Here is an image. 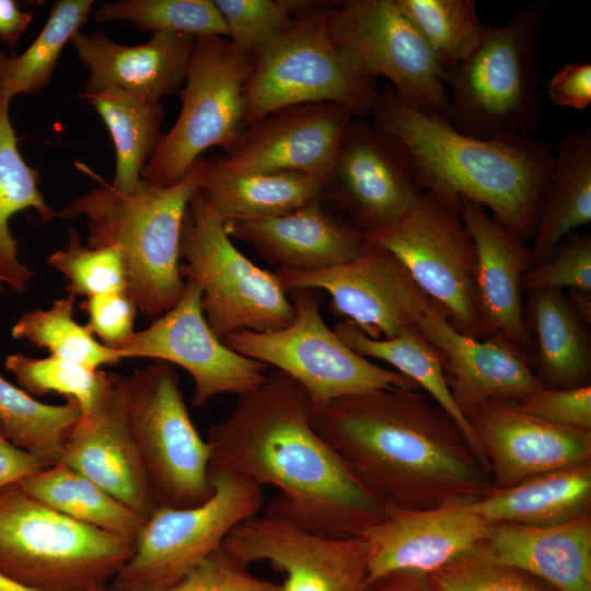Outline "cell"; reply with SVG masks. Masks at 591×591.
I'll return each mask as SVG.
<instances>
[{
	"instance_id": "6da1fadb",
	"label": "cell",
	"mask_w": 591,
	"mask_h": 591,
	"mask_svg": "<svg viewBox=\"0 0 591 591\" xmlns=\"http://www.w3.org/2000/svg\"><path fill=\"white\" fill-rule=\"evenodd\" d=\"M305 390L273 370L239 395L232 412L209 428L210 467L239 474L279 495L265 514L326 536H358L386 510L352 477L311 422Z\"/></svg>"
},
{
	"instance_id": "7a4b0ae2",
	"label": "cell",
	"mask_w": 591,
	"mask_h": 591,
	"mask_svg": "<svg viewBox=\"0 0 591 591\" xmlns=\"http://www.w3.org/2000/svg\"><path fill=\"white\" fill-rule=\"evenodd\" d=\"M311 422L385 510L467 506L493 486L459 424L416 390L347 395L312 412Z\"/></svg>"
},
{
	"instance_id": "3957f363",
	"label": "cell",
	"mask_w": 591,
	"mask_h": 591,
	"mask_svg": "<svg viewBox=\"0 0 591 591\" xmlns=\"http://www.w3.org/2000/svg\"><path fill=\"white\" fill-rule=\"evenodd\" d=\"M374 126L407 151L426 192L456 212L474 201L526 241L533 236L551 175L554 148L534 135L482 139L407 105L387 86L373 108Z\"/></svg>"
},
{
	"instance_id": "277c9868",
	"label": "cell",
	"mask_w": 591,
	"mask_h": 591,
	"mask_svg": "<svg viewBox=\"0 0 591 591\" xmlns=\"http://www.w3.org/2000/svg\"><path fill=\"white\" fill-rule=\"evenodd\" d=\"M205 164L206 159L199 158L174 185L161 187L143 181L136 192L123 194L83 162H74L99 186L73 198L58 217L69 220L84 216L88 246L119 248L126 292L138 311L150 318L169 311L185 288L179 273L181 231Z\"/></svg>"
},
{
	"instance_id": "5b68a950",
	"label": "cell",
	"mask_w": 591,
	"mask_h": 591,
	"mask_svg": "<svg viewBox=\"0 0 591 591\" xmlns=\"http://www.w3.org/2000/svg\"><path fill=\"white\" fill-rule=\"evenodd\" d=\"M546 4L521 8L505 25L485 26L482 38L447 73L444 119L457 131L482 139L534 135L542 111L537 60Z\"/></svg>"
},
{
	"instance_id": "8992f818",
	"label": "cell",
	"mask_w": 591,
	"mask_h": 591,
	"mask_svg": "<svg viewBox=\"0 0 591 591\" xmlns=\"http://www.w3.org/2000/svg\"><path fill=\"white\" fill-rule=\"evenodd\" d=\"M134 544L0 488V572L34 591H105Z\"/></svg>"
},
{
	"instance_id": "52a82bcc",
	"label": "cell",
	"mask_w": 591,
	"mask_h": 591,
	"mask_svg": "<svg viewBox=\"0 0 591 591\" xmlns=\"http://www.w3.org/2000/svg\"><path fill=\"white\" fill-rule=\"evenodd\" d=\"M322 1L297 18L276 39L253 57L245 85L246 126L291 105L329 102L364 118L381 90L331 39Z\"/></svg>"
},
{
	"instance_id": "ba28073f",
	"label": "cell",
	"mask_w": 591,
	"mask_h": 591,
	"mask_svg": "<svg viewBox=\"0 0 591 591\" xmlns=\"http://www.w3.org/2000/svg\"><path fill=\"white\" fill-rule=\"evenodd\" d=\"M128 425L158 506L194 507L212 493L210 451L197 431L178 376L166 362L153 360L119 375Z\"/></svg>"
},
{
	"instance_id": "9c48e42d",
	"label": "cell",
	"mask_w": 591,
	"mask_h": 591,
	"mask_svg": "<svg viewBox=\"0 0 591 591\" xmlns=\"http://www.w3.org/2000/svg\"><path fill=\"white\" fill-rule=\"evenodd\" d=\"M212 493L194 507L158 506L144 520L130 558L114 577L111 591H159L182 580L220 548L242 521L258 514L263 487L245 477L210 467Z\"/></svg>"
},
{
	"instance_id": "30bf717a",
	"label": "cell",
	"mask_w": 591,
	"mask_h": 591,
	"mask_svg": "<svg viewBox=\"0 0 591 591\" xmlns=\"http://www.w3.org/2000/svg\"><path fill=\"white\" fill-rule=\"evenodd\" d=\"M179 258L181 276L200 287L205 318L219 339L242 329L277 331L293 320V304L275 271L235 247L224 223L206 213L197 190L184 215Z\"/></svg>"
},
{
	"instance_id": "8fae6325",
	"label": "cell",
	"mask_w": 591,
	"mask_h": 591,
	"mask_svg": "<svg viewBox=\"0 0 591 591\" xmlns=\"http://www.w3.org/2000/svg\"><path fill=\"white\" fill-rule=\"evenodd\" d=\"M252 70L253 57L227 37H197L179 90V115L163 134L141 178L167 187L179 182L207 149L228 150L246 127L245 85Z\"/></svg>"
},
{
	"instance_id": "7c38bea8",
	"label": "cell",
	"mask_w": 591,
	"mask_h": 591,
	"mask_svg": "<svg viewBox=\"0 0 591 591\" xmlns=\"http://www.w3.org/2000/svg\"><path fill=\"white\" fill-rule=\"evenodd\" d=\"M290 292L294 308L291 323L273 332L236 331L224 336L223 344L297 381L308 393L312 412L337 398L375 389H419L396 370L378 366L346 346L324 321L321 298L313 289Z\"/></svg>"
},
{
	"instance_id": "4fadbf2b",
	"label": "cell",
	"mask_w": 591,
	"mask_h": 591,
	"mask_svg": "<svg viewBox=\"0 0 591 591\" xmlns=\"http://www.w3.org/2000/svg\"><path fill=\"white\" fill-rule=\"evenodd\" d=\"M333 43L367 77H383L412 108L443 118L447 74L396 0L336 1L326 11Z\"/></svg>"
},
{
	"instance_id": "5bb4252c",
	"label": "cell",
	"mask_w": 591,
	"mask_h": 591,
	"mask_svg": "<svg viewBox=\"0 0 591 591\" xmlns=\"http://www.w3.org/2000/svg\"><path fill=\"white\" fill-rule=\"evenodd\" d=\"M362 237L392 253L459 332L482 338L475 248L459 212L426 192L405 216Z\"/></svg>"
},
{
	"instance_id": "9a60e30c",
	"label": "cell",
	"mask_w": 591,
	"mask_h": 591,
	"mask_svg": "<svg viewBox=\"0 0 591 591\" xmlns=\"http://www.w3.org/2000/svg\"><path fill=\"white\" fill-rule=\"evenodd\" d=\"M275 274L287 292L326 291L332 311L373 339L416 328L418 316L433 303L392 253L369 244L341 265L310 271L277 268Z\"/></svg>"
},
{
	"instance_id": "2e32d148",
	"label": "cell",
	"mask_w": 591,
	"mask_h": 591,
	"mask_svg": "<svg viewBox=\"0 0 591 591\" xmlns=\"http://www.w3.org/2000/svg\"><path fill=\"white\" fill-rule=\"evenodd\" d=\"M201 296L200 287L186 279L169 311L115 349L123 359L151 358L185 369L195 383V407L220 394L253 391L267 375L266 364L233 351L216 336L205 318Z\"/></svg>"
},
{
	"instance_id": "e0dca14e",
	"label": "cell",
	"mask_w": 591,
	"mask_h": 591,
	"mask_svg": "<svg viewBox=\"0 0 591 591\" xmlns=\"http://www.w3.org/2000/svg\"><path fill=\"white\" fill-rule=\"evenodd\" d=\"M222 547L246 565L268 563L283 575L282 591H363L369 580L368 548L359 536L311 533L267 514L242 521Z\"/></svg>"
},
{
	"instance_id": "ac0fdd59",
	"label": "cell",
	"mask_w": 591,
	"mask_h": 591,
	"mask_svg": "<svg viewBox=\"0 0 591 591\" xmlns=\"http://www.w3.org/2000/svg\"><path fill=\"white\" fill-rule=\"evenodd\" d=\"M425 193L405 148L363 118L354 117L323 196L340 202L362 233L398 220Z\"/></svg>"
},
{
	"instance_id": "d6986e66",
	"label": "cell",
	"mask_w": 591,
	"mask_h": 591,
	"mask_svg": "<svg viewBox=\"0 0 591 591\" xmlns=\"http://www.w3.org/2000/svg\"><path fill=\"white\" fill-rule=\"evenodd\" d=\"M352 118L336 103L286 106L247 125L228 150L211 160L230 173L294 172L324 187Z\"/></svg>"
},
{
	"instance_id": "ffe728a7",
	"label": "cell",
	"mask_w": 591,
	"mask_h": 591,
	"mask_svg": "<svg viewBox=\"0 0 591 591\" xmlns=\"http://www.w3.org/2000/svg\"><path fill=\"white\" fill-rule=\"evenodd\" d=\"M488 464L491 488L591 462V430L556 426L506 401L486 399L462 409Z\"/></svg>"
},
{
	"instance_id": "44dd1931",
	"label": "cell",
	"mask_w": 591,
	"mask_h": 591,
	"mask_svg": "<svg viewBox=\"0 0 591 591\" xmlns=\"http://www.w3.org/2000/svg\"><path fill=\"white\" fill-rule=\"evenodd\" d=\"M416 325L441 355L449 390L461 413L482 401H513L545 386L525 351L501 335H464L434 302Z\"/></svg>"
},
{
	"instance_id": "7402d4cb",
	"label": "cell",
	"mask_w": 591,
	"mask_h": 591,
	"mask_svg": "<svg viewBox=\"0 0 591 591\" xmlns=\"http://www.w3.org/2000/svg\"><path fill=\"white\" fill-rule=\"evenodd\" d=\"M494 524L465 506L386 510L358 536L369 555V580L394 570L427 575L485 541Z\"/></svg>"
},
{
	"instance_id": "603a6c76",
	"label": "cell",
	"mask_w": 591,
	"mask_h": 591,
	"mask_svg": "<svg viewBox=\"0 0 591 591\" xmlns=\"http://www.w3.org/2000/svg\"><path fill=\"white\" fill-rule=\"evenodd\" d=\"M119 373L94 408L69 431L59 463L82 474L147 519L158 507L126 417Z\"/></svg>"
},
{
	"instance_id": "cb8c5ba5",
	"label": "cell",
	"mask_w": 591,
	"mask_h": 591,
	"mask_svg": "<svg viewBox=\"0 0 591 591\" xmlns=\"http://www.w3.org/2000/svg\"><path fill=\"white\" fill-rule=\"evenodd\" d=\"M459 216L475 248L482 338L501 335L528 352L532 339L522 305L521 278L534 265L532 251L474 201L462 199Z\"/></svg>"
},
{
	"instance_id": "d4e9b609",
	"label": "cell",
	"mask_w": 591,
	"mask_h": 591,
	"mask_svg": "<svg viewBox=\"0 0 591 591\" xmlns=\"http://www.w3.org/2000/svg\"><path fill=\"white\" fill-rule=\"evenodd\" d=\"M195 37L153 33L140 45H123L100 30L71 38L77 57L89 69L83 91L117 86L143 100L160 102L182 89Z\"/></svg>"
},
{
	"instance_id": "484cf974",
	"label": "cell",
	"mask_w": 591,
	"mask_h": 591,
	"mask_svg": "<svg viewBox=\"0 0 591 591\" xmlns=\"http://www.w3.org/2000/svg\"><path fill=\"white\" fill-rule=\"evenodd\" d=\"M228 235L251 246L278 268L310 271L355 259L366 243L362 233L333 217L322 198L271 218L224 223Z\"/></svg>"
},
{
	"instance_id": "4316f807",
	"label": "cell",
	"mask_w": 591,
	"mask_h": 591,
	"mask_svg": "<svg viewBox=\"0 0 591 591\" xmlns=\"http://www.w3.org/2000/svg\"><path fill=\"white\" fill-rule=\"evenodd\" d=\"M477 547L557 591H591V511L555 525L494 524Z\"/></svg>"
},
{
	"instance_id": "83f0119b",
	"label": "cell",
	"mask_w": 591,
	"mask_h": 591,
	"mask_svg": "<svg viewBox=\"0 0 591 591\" xmlns=\"http://www.w3.org/2000/svg\"><path fill=\"white\" fill-rule=\"evenodd\" d=\"M591 462L529 477L503 489L490 488L465 506L491 524L546 526L591 511Z\"/></svg>"
},
{
	"instance_id": "f1b7e54d",
	"label": "cell",
	"mask_w": 591,
	"mask_h": 591,
	"mask_svg": "<svg viewBox=\"0 0 591 591\" xmlns=\"http://www.w3.org/2000/svg\"><path fill=\"white\" fill-rule=\"evenodd\" d=\"M197 194L206 213L222 223L281 216L323 197V185L294 172L236 174L206 160Z\"/></svg>"
},
{
	"instance_id": "f546056e",
	"label": "cell",
	"mask_w": 591,
	"mask_h": 591,
	"mask_svg": "<svg viewBox=\"0 0 591 591\" xmlns=\"http://www.w3.org/2000/svg\"><path fill=\"white\" fill-rule=\"evenodd\" d=\"M591 221V130L563 135L534 229V265L544 262L572 230Z\"/></svg>"
},
{
	"instance_id": "4dcf8cb0",
	"label": "cell",
	"mask_w": 591,
	"mask_h": 591,
	"mask_svg": "<svg viewBox=\"0 0 591 591\" xmlns=\"http://www.w3.org/2000/svg\"><path fill=\"white\" fill-rule=\"evenodd\" d=\"M73 97L95 108L112 137L116 166L111 185L123 194L139 189L143 184L142 170L163 137V105L111 85L81 91Z\"/></svg>"
},
{
	"instance_id": "1f68e13d",
	"label": "cell",
	"mask_w": 591,
	"mask_h": 591,
	"mask_svg": "<svg viewBox=\"0 0 591 591\" xmlns=\"http://www.w3.org/2000/svg\"><path fill=\"white\" fill-rule=\"evenodd\" d=\"M526 305L537 337L538 380L553 389L590 385L589 337L567 296L561 290L529 292Z\"/></svg>"
},
{
	"instance_id": "d6a6232c",
	"label": "cell",
	"mask_w": 591,
	"mask_h": 591,
	"mask_svg": "<svg viewBox=\"0 0 591 591\" xmlns=\"http://www.w3.org/2000/svg\"><path fill=\"white\" fill-rule=\"evenodd\" d=\"M12 96L0 85V276L5 286L23 292L34 273L19 258L18 241L10 230L13 216L33 209L49 222L58 212L47 204L39 189L40 173L20 153L10 118Z\"/></svg>"
},
{
	"instance_id": "836d02e7",
	"label": "cell",
	"mask_w": 591,
	"mask_h": 591,
	"mask_svg": "<svg viewBox=\"0 0 591 591\" xmlns=\"http://www.w3.org/2000/svg\"><path fill=\"white\" fill-rule=\"evenodd\" d=\"M19 485L28 496L63 515L132 544L146 520L95 483L59 462Z\"/></svg>"
},
{
	"instance_id": "e575fe53",
	"label": "cell",
	"mask_w": 591,
	"mask_h": 591,
	"mask_svg": "<svg viewBox=\"0 0 591 591\" xmlns=\"http://www.w3.org/2000/svg\"><path fill=\"white\" fill-rule=\"evenodd\" d=\"M339 339L364 358H375L393 366L397 372L424 389L430 397L459 424L474 452L489 473L478 441L449 390L441 355L425 338L418 327L393 338L373 339L351 323L338 322L333 328Z\"/></svg>"
},
{
	"instance_id": "d590c367",
	"label": "cell",
	"mask_w": 591,
	"mask_h": 591,
	"mask_svg": "<svg viewBox=\"0 0 591 591\" xmlns=\"http://www.w3.org/2000/svg\"><path fill=\"white\" fill-rule=\"evenodd\" d=\"M81 417L77 402L50 405L35 399L0 374V430L19 449L48 465L60 461L66 438Z\"/></svg>"
},
{
	"instance_id": "8d00e7d4",
	"label": "cell",
	"mask_w": 591,
	"mask_h": 591,
	"mask_svg": "<svg viewBox=\"0 0 591 591\" xmlns=\"http://www.w3.org/2000/svg\"><path fill=\"white\" fill-rule=\"evenodd\" d=\"M93 0H58L32 44L19 56L0 50V85L12 96H32L50 82L66 44L88 22Z\"/></svg>"
},
{
	"instance_id": "74e56055",
	"label": "cell",
	"mask_w": 591,
	"mask_h": 591,
	"mask_svg": "<svg viewBox=\"0 0 591 591\" xmlns=\"http://www.w3.org/2000/svg\"><path fill=\"white\" fill-rule=\"evenodd\" d=\"M74 301L76 297L68 294L55 300L49 309L23 313L13 324L11 336L91 370L121 361L117 350L104 346L85 325L76 322Z\"/></svg>"
},
{
	"instance_id": "f35d334b",
	"label": "cell",
	"mask_w": 591,
	"mask_h": 591,
	"mask_svg": "<svg viewBox=\"0 0 591 591\" xmlns=\"http://www.w3.org/2000/svg\"><path fill=\"white\" fill-rule=\"evenodd\" d=\"M447 74L474 51L484 25L473 0H396Z\"/></svg>"
},
{
	"instance_id": "ab89813d",
	"label": "cell",
	"mask_w": 591,
	"mask_h": 591,
	"mask_svg": "<svg viewBox=\"0 0 591 591\" xmlns=\"http://www.w3.org/2000/svg\"><path fill=\"white\" fill-rule=\"evenodd\" d=\"M100 23L126 21L139 32L175 33L192 37H227L213 0H120L93 12Z\"/></svg>"
},
{
	"instance_id": "60d3db41",
	"label": "cell",
	"mask_w": 591,
	"mask_h": 591,
	"mask_svg": "<svg viewBox=\"0 0 591 591\" xmlns=\"http://www.w3.org/2000/svg\"><path fill=\"white\" fill-rule=\"evenodd\" d=\"M4 367L28 394L63 395L78 403L81 416L94 410L112 378V372L91 370L78 362L54 356L34 358L24 354H11L5 357Z\"/></svg>"
},
{
	"instance_id": "b9f144b4",
	"label": "cell",
	"mask_w": 591,
	"mask_h": 591,
	"mask_svg": "<svg viewBox=\"0 0 591 591\" xmlns=\"http://www.w3.org/2000/svg\"><path fill=\"white\" fill-rule=\"evenodd\" d=\"M221 13L227 38L241 53L254 57L281 35L293 21L322 1L213 0Z\"/></svg>"
},
{
	"instance_id": "7bdbcfd3",
	"label": "cell",
	"mask_w": 591,
	"mask_h": 591,
	"mask_svg": "<svg viewBox=\"0 0 591 591\" xmlns=\"http://www.w3.org/2000/svg\"><path fill=\"white\" fill-rule=\"evenodd\" d=\"M46 260L67 279L68 294L89 298L126 292V273L119 248L115 245L85 246L72 227L68 230L65 246L51 253Z\"/></svg>"
},
{
	"instance_id": "ee69618b",
	"label": "cell",
	"mask_w": 591,
	"mask_h": 591,
	"mask_svg": "<svg viewBox=\"0 0 591 591\" xmlns=\"http://www.w3.org/2000/svg\"><path fill=\"white\" fill-rule=\"evenodd\" d=\"M428 576L434 591H557L540 578L489 557L478 547Z\"/></svg>"
},
{
	"instance_id": "f6af8a7d",
	"label": "cell",
	"mask_w": 591,
	"mask_h": 591,
	"mask_svg": "<svg viewBox=\"0 0 591 591\" xmlns=\"http://www.w3.org/2000/svg\"><path fill=\"white\" fill-rule=\"evenodd\" d=\"M521 288L591 292V234H568L544 262L523 274Z\"/></svg>"
},
{
	"instance_id": "bcb514c9",
	"label": "cell",
	"mask_w": 591,
	"mask_h": 591,
	"mask_svg": "<svg viewBox=\"0 0 591 591\" xmlns=\"http://www.w3.org/2000/svg\"><path fill=\"white\" fill-rule=\"evenodd\" d=\"M159 591H282V588L253 575L248 565L221 546L177 583Z\"/></svg>"
},
{
	"instance_id": "7dc6e473",
	"label": "cell",
	"mask_w": 591,
	"mask_h": 591,
	"mask_svg": "<svg viewBox=\"0 0 591 591\" xmlns=\"http://www.w3.org/2000/svg\"><path fill=\"white\" fill-rule=\"evenodd\" d=\"M514 408L546 422L580 430H591V386L569 389L542 387L513 401Z\"/></svg>"
},
{
	"instance_id": "c3c4849f",
	"label": "cell",
	"mask_w": 591,
	"mask_h": 591,
	"mask_svg": "<svg viewBox=\"0 0 591 591\" xmlns=\"http://www.w3.org/2000/svg\"><path fill=\"white\" fill-rule=\"evenodd\" d=\"M80 308L88 314L86 328L108 348H118L136 332L138 309L126 292L89 297Z\"/></svg>"
},
{
	"instance_id": "681fc988",
	"label": "cell",
	"mask_w": 591,
	"mask_h": 591,
	"mask_svg": "<svg viewBox=\"0 0 591 591\" xmlns=\"http://www.w3.org/2000/svg\"><path fill=\"white\" fill-rule=\"evenodd\" d=\"M546 96L557 107L587 109L591 104V63L577 61L564 65L549 79Z\"/></svg>"
},
{
	"instance_id": "f907efd6",
	"label": "cell",
	"mask_w": 591,
	"mask_h": 591,
	"mask_svg": "<svg viewBox=\"0 0 591 591\" xmlns=\"http://www.w3.org/2000/svg\"><path fill=\"white\" fill-rule=\"evenodd\" d=\"M48 466L42 459L13 445L0 430V488L19 484Z\"/></svg>"
},
{
	"instance_id": "816d5d0a",
	"label": "cell",
	"mask_w": 591,
	"mask_h": 591,
	"mask_svg": "<svg viewBox=\"0 0 591 591\" xmlns=\"http://www.w3.org/2000/svg\"><path fill=\"white\" fill-rule=\"evenodd\" d=\"M363 591H434L429 576L415 570H394L368 580Z\"/></svg>"
},
{
	"instance_id": "f5cc1de1",
	"label": "cell",
	"mask_w": 591,
	"mask_h": 591,
	"mask_svg": "<svg viewBox=\"0 0 591 591\" xmlns=\"http://www.w3.org/2000/svg\"><path fill=\"white\" fill-rule=\"evenodd\" d=\"M33 19V11L23 10L15 0H0V42L15 47Z\"/></svg>"
},
{
	"instance_id": "db71d44e",
	"label": "cell",
	"mask_w": 591,
	"mask_h": 591,
	"mask_svg": "<svg viewBox=\"0 0 591 591\" xmlns=\"http://www.w3.org/2000/svg\"><path fill=\"white\" fill-rule=\"evenodd\" d=\"M571 306L577 315L584 323L590 325L591 323V292L581 290H569L567 296Z\"/></svg>"
},
{
	"instance_id": "11a10c76",
	"label": "cell",
	"mask_w": 591,
	"mask_h": 591,
	"mask_svg": "<svg viewBox=\"0 0 591 591\" xmlns=\"http://www.w3.org/2000/svg\"><path fill=\"white\" fill-rule=\"evenodd\" d=\"M0 591H34L10 580L0 572Z\"/></svg>"
},
{
	"instance_id": "9f6ffc18",
	"label": "cell",
	"mask_w": 591,
	"mask_h": 591,
	"mask_svg": "<svg viewBox=\"0 0 591 591\" xmlns=\"http://www.w3.org/2000/svg\"><path fill=\"white\" fill-rule=\"evenodd\" d=\"M4 286H5L4 280H3V278L0 276V292L4 291Z\"/></svg>"
}]
</instances>
